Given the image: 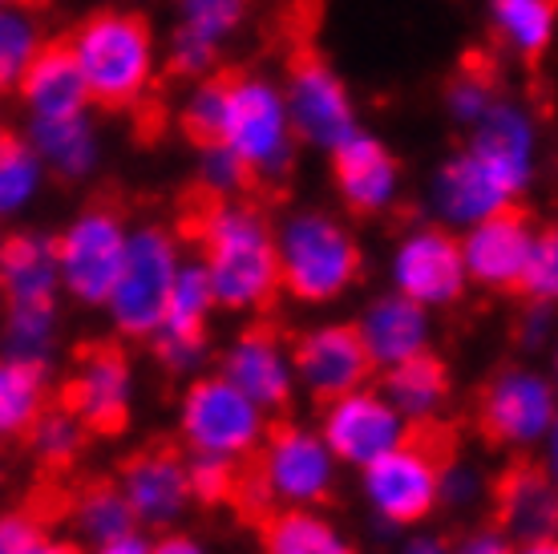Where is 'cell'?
Listing matches in <instances>:
<instances>
[{
	"mask_svg": "<svg viewBox=\"0 0 558 554\" xmlns=\"http://www.w3.org/2000/svg\"><path fill=\"white\" fill-rule=\"evenodd\" d=\"M174 236L198 248V264L210 279L215 304L271 316L279 296V255L276 231L259 203L231 198L195 182L179 198Z\"/></svg>",
	"mask_w": 558,
	"mask_h": 554,
	"instance_id": "cell-1",
	"label": "cell"
},
{
	"mask_svg": "<svg viewBox=\"0 0 558 554\" xmlns=\"http://www.w3.org/2000/svg\"><path fill=\"white\" fill-rule=\"evenodd\" d=\"M461 454V425L441 413L405 417L397 442L364 466V490L389 522L429 518Z\"/></svg>",
	"mask_w": 558,
	"mask_h": 554,
	"instance_id": "cell-2",
	"label": "cell"
},
{
	"mask_svg": "<svg viewBox=\"0 0 558 554\" xmlns=\"http://www.w3.org/2000/svg\"><path fill=\"white\" fill-rule=\"evenodd\" d=\"M73 61L89 89V106L106 113H134L158 73L154 25L134 9H94L65 33Z\"/></svg>",
	"mask_w": 558,
	"mask_h": 554,
	"instance_id": "cell-3",
	"label": "cell"
},
{
	"mask_svg": "<svg viewBox=\"0 0 558 554\" xmlns=\"http://www.w3.org/2000/svg\"><path fill=\"white\" fill-rule=\"evenodd\" d=\"M279 291L300 304H328L361 279L364 251L344 222L324 210H300L279 227Z\"/></svg>",
	"mask_w": 558,
	"mask_h": 554,
	"instance_id": "cell-4",
	"label": "cell"
},
{
	"mask_svg": "<svg viewBox=\"0 0 558 554\" xmlns=\"http://www.w3.org/2000/svg\"><path fill=\"white\" fill-rule=\"evenodd\" d=\"M223 146L259 179L267 203L283 198V182L295 167V134L279 85L259 73L231 70Z\"/></svg>",
	"mask_w": 558,
	"mask_h": 554,
	"instance_id": "cell-5",
	"label": "cell"
},
{
	"mask_svg": "<svg viewBox=\"0 0 558 554\" xmlns=\"http://www.w3.org/2000/svg\"><path fill=\"white\" fill-rule=\"evenodd\" d=\"M53 401L82 430L101 442H118L130 430V357L122 340L89 336L73 345V369L57 385Z\"/></svg>",
	"mask_w": 558,
	"mask_h": 554,
	"instance_id": "cell-6",
	"label": "cell"
},
{
	"mask_svg": "<svg viewBox=\"0 0 558 554\" xmlns=\"http://www.w3.org/2000/svg\"><path fill=\"white\" fill-rule=\"evenodd\" d=\"M126 210L118 198L101 194L94 203H85L82 215L53 236L57 251V276L61 288L82 304H106L113 291V279L122 272L126 255Z\"/></svg>",
	"mask_w": 558,
	"mask_h": 554,
	"instance_id": "cell-7",
	"label": "cell"
},
{
	"mask_svg": "<svg viewBox=\"0 0 558 554\" xmlns=\"http://www.w3.org/2000/svg\"><path fill=\"white\" fill-rule=\"evenodd\" d=\"M283 110L292 122L295 142L332 150L340 138L356 130V106L344 77L320 53V45L300 37L283 61Z\"/></svg>",
	"mask_w": 558,
	"mask_h": 554,
	"instance_id": "cell-8",
	"label": "cell"
},
{
	"mask_svg": "<svg viewBox=\"0 0 558 554\" xmlns=\"http://www.w3.org/2000/svg\"><path fill=\"white\" fill-rule=\"evenodd\" d=\"M179 267V239L170 236L167 227H138L126 239L122 272H118L110 300H106L118 333L126 340L146 345L158 333Z\"/></svg>",
	"mask_w": 558,
	"mask_h": 554,
	"instance_id": "cell-9",
	"label": "cell"
},
{
	"mask_svg": "<svg viewBox=\"0 0 558 554\" xmlns=\"http://www.w3.org/2000/svg\"><path fill=\"white\" fill-rule=\"evenodd\" d=\"M259 478L276 506H324L332 502V458L328 445L300 430L288 413L264 421V433L252 449Z\"/></svg>",
	"mask_w": 558,
	"mask_h": 554,
	"instance_id": "cell-10",
	"label": "cell"
},
{
	"mask_svg": "<svg viewBox=\"0 0 558 554\" xmlns=\"http://www.w3.org/2000/svg\"><path fill=\"white\" fill-rule=\"evenodd\" d=\"M264 433V413L259 405L235 388L227 376H207L195 381L182 397V442L195 454L210 458H235L255 449Z\"/></svg>",
	"mask_w": 558,
	"mask_h": 554,
	"instance_id": "cell-11",
	"label": "cell"
},
{
	"mask_svg": "<svg viewBox=\"0 0 558 554\" xmlns=\"http://www.w3.org/2000/svg\"><path fill=\"white\" fill-rule=\"evenodd\" d=\"M186 445L174 437H150L138 449H130L118 461V485L130 502V514L138 527L162 530L182 514L191 502V482H186Z\"/></svg>",
	"mask_w": 558,
	"mask_h": 554,
	"instance_id": "cell-12",
	"label": "cell"
},
{
	"mask_svg": "<svg viewBox=\"0 0 558 554\" xmlns=\"http://www.w3.org/2000/svg\"><path fill=\"white\" fill-rule=\"evenodd\" d=\"M555 417V393L543 376L506 369L489 376L474 397V430L489 449H514L531 445L550 430Z\"/></svg>",
	"mask_w": 558,
	"mask_h": 554,
	"instance_id": "cell-13",
	"label": "cell"
},
{
	"mask_svg": "<svg viewBox=\"0 0 558 554\" xmlns=\"http://www.w3.org/2000/svg\"><path fill=\"white\" fill-rule=\"evenodd\" d=\"M288 357H292V369L300 373V381L307 385L312 401L320 409L332 405L336 397H344V393L364 388L380 369L356 324H324V328L300 333Z\"/></svg>",
	"mask_w": 558,
	"mask_h": 554,
	"instance_id": "cell-14",
	"label": "cell"
},
{
	"mask_svg": "<svg viewBox=\"0 0 558 554\" xmlns=\"http://www.w3.org/2000/svg\"><path fill=\"white\" fill-rule=\"evenodd\" d=\"M531 243H534V219L526 207L502 203V207L486 210L482 219L470 222V231L461 239L465 276L489 291L518 296V279H522Z\"/></svg>",
	"mask_w": 558,
	"mask_h": 554,
	"instance_id": "cell-15",
	"label": "cell"
},
{
	"mask_svg": "<svg viewBox=\"0 0 558 554\" xmlns=\"http://www.w3.org/2000/svg\"><path fill=\"white\" fill-rule=\"evenodd\" d=\"M397 291L421 308L458 304L465 291V264H461V239L446 227H421L401 239L397 248Z\"/></svg>",
	"mask_w": 558,
	"mask_h": 554,
	"instance_id": "cell-16",
	"label": "cell"
},
{
	"mask_svg": "<svg viewBox=\"0 0 558 554\" xmlns=\"http://www.w3.org/2000/svg\"><path fill=\"white\" fill-rule=\"evenodd\" d=\"M489 530L510 542H531L555 534V482L534 458L506 461L489 490Z\"/></svg>",
	"mask_w": 558,
	"mask_h": 554,
	"instance_id": "cell-17",
	"label": "cell"
},
{
	"mask_svg": "<svg viewBox=\"0 0 558 554\" xmlns=\"http://www.w3.org/2000/svg\"><path fill=\"white\" fill-rule=\"evenodd\" d=\"M328 154H332L328 167H332L336 194L344 198V207L356 219H377L392 207L401 167L385 142L364 134V130H352L349 138H340Z\"/></svg>",
	"mask_w": 558,
	"mask_h": 554,
	"instance_id": "cell-18",
	"label": "cell"
},
{
	"mask_svg": "<svg viewBox=\"0 0 558 554\" xmlns=\"http://www.w3.org/2000/svg\"><path fill=\"white\" fill-rule=\"evenodd\" d=\"M210 308H215V291H210V279H207V272H203V264L179 267L174 288H170V300H167V312H162V324H158V333L146 340L167 373H182V369H191V364L203 357Z\"/></svg>",
	"mask_w": 558,
	"mask_h": 554,
	"instance_id": "cell-19",
	"label": "cell"
},
{
	"mask_svg": "<svg viewBox=\"0 0 558 554\" xmlns=\"http://www.w3.org/2000/svg\"><path fill=\"white\" fill-rule=\"evenodd\" d=\"M223 376L235 388H243L267 413H288L292 409V373L283 357V333L276 320L259 316L247 324L231 345L223 361Z\"/></svg>",
	"mask_w": 558,
	"mask_h": 554,
	"instance_id": "cell-20",
	"label": "cell"
},
{
	"mask_svg": "<svg viewBox=\"0 0 558 554\" xmlns=\"http://www.w3.org/2000/svg\"><path fill=\"white\" fill-rule=\"evenodd\" d=\"M405 425V417L397 413L380 393H344L332 405H324V445L328 454L352 466H368V461L385 454L397 433Z\"/></svg>",
	"mask_w": 558,
	"mask_h": 554,
	"instance_id": "cell-21",
	"label": "cell"
},
{
	"mask_svg": "<svg viewBox=\"0 0 558 554\" xmlns=\"http://www.w3.org/2000/svg\"><path fill=\"white\" fill-rule=\"evenodd\" d=\"M57 251L53 236L13 231L0 239V304L9 316L57 312Z\"/></svg>",
	"mask_w": 558,
	"mask_h": 554,
	"instance_id": "cell-22",
	"label": "cell"
},
{
	"mask_svg": "<svg viewBox=\"0 0 558 554\" xmlns=\"http://www.w3.org/2000/svg\"><path fill=\"white\" fill-rule=\"evenodd\" d=\"M16 94L25 101V110L33 113V122H57V118L89 113V89H85L82 70H77L65 37L37 45L33 61L21 73Z\"/></svg>",
	"mask_w": 558,
	"mask_h": 554,
	"instance_id": "cell-23",
	"label": "cell"
},
{
	"mask_svg": "<svg viewBox=\"0 0 558 554\" xmlns=\"http://www.w3.org/2000/svg\"><path fill=\"white\" fill-rule=\"evenodd\" d=\"M518 186L506 179L502 170L486 162L477 150H458L449 158L441 174H437V186H433V198H437V210L453 222H474L482 219L486 210L502 207V203H514Z\"/></svg>",
	"mask_w": 558,
	"mask_h": 554,
	"instance_id": "cell-24",
	"label": "cell"
},
{
	"mask_svg": "<svg viewBox=\"0 0 558 554\" xmlns=\"http://www.w3.org/2000/svg\"><path fill=\"white\" fill-rule=\"evenodd\" d=\"M53 405V388L45 361L4 357L0 361V449H28L45 409Z\"/></svg>",
	"mask_w": 558,
	"mask_h": 554,
	"instance_id": "cell-25",
	"label": "cell"
},
{
	"mask_svg": "<svg viewBox=\"0 0 558 554\" xmlns=\"http://www.w3.org/2000/svg\"><path fill=\"white\" fill-rule=\"evenodd\" d=\"M65 522H73L77 534H85V539L98 542V546L138 530L118 478L82 473V470L73 473L70 485H65Z\"/></svg>",
	"mask_w": 558,
	"mask_h": 554,
	"instance_id": "cell-26",
	"label": "cell"
},
{
	"mask_svg": "<svg viewBox=\"0 0 558 554\" xmlns=\"http://www.w3.org/2000/svg\"><path fill=\"white\" fill-rule=\"evenodd\" d=\"M449 388H453V373L429 348H417V352H409L401 361H392L385 369V376H380V397L401 417L437 413L446 405Z\"/></svg>",
	"mask_w": 558,
	"mask_h": 554,
	"instance_id": "cell-27",
	"label": "cell"
},
{
	"mask_svg": "<svg viewBox=\"0 0 558 554\" xmlns=\"http://www.w3.org/2000/svg\"><path fill=\"white\" fill-rule=\"evenodd\" d=\"M356 328H361L364 345H368L377 364H392L409 357V352L425 348V333H429L425 308L413 304L401 291L397 296H380L377 304H368V312H364Z\"/></svg>",
	"mask_w": 558,
	"mask_h": 554,
	"instance_id": "cell-28",
	"label": "cell"
},
{
	"mask_svg": "<svg viewBox=\"0 0 558 554\" xmlns=\"http://www.w3.org/2000/svg\"><path fill=\"white\" fill-rule=\"evenodd\" d=\"M28 142L41 158V167L53 170L61 182L85 179L98 162V130L89 122V113L57 118V122H33Z\"/></svg>",
	"mask_w": 558,
	"mask_h": 554,
	"instance_id": "cell-29",
	"label": "cell"
},
{
	"mask_svg": "<svg viewBox=\"0 0 558 554\" xmlns=\"http://www.w3.org/2000/svg\"><path fill=\"white\" fill-rule=\"evenodd\" d=\"M489 21L498 41L531 70L555 41V0H489Z\"/></svg>",
	"mask_w": 558,
	"mask_h": 554,
	"instance_id": "cell-30",
	"label": "cell"
},
{
	"mask_svg": "<svg viewBox=\"0 0 558 554\" xmlns=\"http://www.w3.org/2000/svg\"><path fill=\"white\" fill-rule=\"evenodd\" d=\"M255 530L264 554H356L307 506H276Z\"/></svg>",
	"mask_w": 558,
	"mask_h": 554,
	"instance_id": "cell-31",
	"label": "cell"
},
{
	"mask_svg": "<svg viewBox=\"0 0 558 554\" xmlns=\"http://www.w3.org/2000/svg\"><path fill=\"white\" fill-rule=\"evenodd\" d=\"M85 442L89 433L82 430V421L53 401L28 437V454L37 458V478H73L82 466Z\"/></svg>",
	"mask_w": 558,
	"mask_h": 554,
	"instance_id": "cell-32",
	"label": "cell"
},
{
	"mask_svg": "<svg viewBox=\"0 0 558 554\" xmlns=\"http://www.w3.org/2000/svg\"><path fill=\"white\" fill-rule=\"evenodd\" d=\"M227 94H231V70H227V65H215L207 77H198L191 97L182 101L179 130L195 150H215V146H223Z\"/></svg>",
	"mask_w": 558,
	"mask_h": 554,
	"instance_id": "cell-33",
	"label": "cell"
},
{
	"mask_svg": "<svg viewBox=\"0 0 558 554\" xmlns=\"http://www.w3.org/2000/svg\"><path fill=\"white\" fill-rule=\"evenodd\" d=\"M41 158L25 134L0 125V215H16L41 186Z\"/></svg>",
	"mask_w": 558,
	"mask_h": 554,
	"instance_id": "cell-34",
	"label": "cell"
},
{
	"mask_svg": "<svg viewBox=\"0 0 558 554\" xmlns=\"http://www.w3.org/2000/svg\"><path fill=\"white\" fill-rule=\"evenodd\" d=\"M174 4H179L174 28L195 41L215 45V49H223L252 13V0H174Z\"/></svg>",
	"mask_w": 558,
	"mask_h": 554,
	"instance_id": "cell-35",
	"label": "cell"
},
{
	"mask_svg": "<svg viewBox=\"0 0 558 554\" xmlns=\"http://www.w3.org/2000/svg\"><path fill=\"white\" fill-rule=\"evenodd\" d=\"M494 65H498V61L489 53H482V49L461 57L458 77H453L446 89L449 113H453L458 122H477V118L494 106V89H498V70H494Z\"/></svg>",
	"mask_w": 558,
	"mask_h": 554,
	"instance_id": "cell-36",
	"label": "cell"
},
{
	"mask_svg": "<svg viewBox=\"0 0 558 554\" xmlns=\"http://www.w3.org/2000/svg\"><path fill=\"white\" fill-rule=\"evenodd\" d=\"M41 28L25 9H0V97H13L21 73L41 45Z\"/></svg>",
	"mask_w": 558,
	"mask_h": 554,
	"instance_id": "cell-37",
	"label": "cell"
},
{
	"mask_svg": "<svg viewBox=\"0 0 558 554\" xmlns=\"http://www.w3.org/2000/svg\"><path fill=\"white\" fill-rule=\"evenodd\" d=\"M558 288V236L555 227H543L534 231L531 255H526V267H522V279H518V296L526 304H550Z\"/></svg>",
	"mask_w": 558,
	"mask_h": 554,
	"instance_id": "cell-38",
	"label": "cell"
},
{
	"mask_svg": "<svg viewBox=\"0 0 558 554\" xmlns=\"http://www.w3.org/2000/svg\"><path fill=\"white\" fill-rule=\"evenodd\" d=\"M45 534H49V527L28 510L25 502L16 510L0 514V554H28Z\"/></svg>",
	"mask_w": 558,
	"mask_h": 554,
	"instance_id": "cell-39",
	"label": "cell"
},
{
	"mask_svg": "<svg viewBox=\"0 0 558 554\" xmlns=\"http://www.w3.org/2000/svg\"><path fill=\"white\" fill-rule=\"evenodd\" d=\"M458 554H514V542L502 539L498 530H486V534H474Z\"/></svg>",
	"mask_w": 558,
	"mask_h": 554,
	"instance_id": "cell-40",
	"label": "cell"
},
{
	"mask_svg": "<svg viewBox=\"0 0 558 554\" xmlns=\"http://www.w3.org/2000/svg\"><path fill=\"white\" fill-rule=\"evenodd\" d=\"M150 554H203V546L195 539H186V534H162L150 546Z\"/></svg>",
	"mask_w": 558,
	"mask_h": 554,
	"instance_id": "cell-41",
	"label": "cell"
},
{
	"mask_svg": "<svg viewBox=\"0 0 558 554\" xmlns=\"http://www.w3.org/2000/svg\"><path fill=\"white\" fill-rule=\"evenodd\" d=\"M98 554H150V546H146L138 534H122V539H113V542H101Z\"/></svg>",
	"mask_w": 558,
	"mask_h": 554,
	"instance_id": "cell-42",
	"label": "cell"
},
{
	"mask_svg": "<svg viewBox=\"0 0 558 554\" xmlns=\"http://www.w3.org/2000/svg\"><path fill=\"white\" fill-rule=\"evenodd\" d=\"M28 554H82V546H77V542H61V539H49V534H45V539L37 542Z\"/></svg>",
	"mask_w": 558,
	"mask_h": 554,
	"instance_id": "cell-43",
	"label": "cell"
},
{
	"mask_svg": "<svg viewBox=\"0 0 558 554\" xmlns=\"http://www.w3.org/2000/svg\"><path fill=\"white\" fill-rule=\"evenodd\" d=\"M514 554H558L555 534H546V539H531V542H522V551H514Z\"/></svg>",
	"mask_w": 558,
	"mask_h": 554,
	"instance_id": "cell-44",
	"label": "cell"
},
{
	"mask_svg": "<svg viewBox=\"0 0 558 554\" xmlns=\"http://www.w3.org/2000/svg\"><path fill=\"white\" fill-rule=\"evenodd\" d=\"M405 554H446V546H441V542H433V539H417V542H409Z\"/></svg>",
	"mask_w": 558,
	"mask_h": 554,
	"instance_id": "cell-45",
	"label": "cell"
},
{
	"mask_svg": "<svg viewBox=\"0 0 558 554\" xmlns=\"http://www.w3.org/2000/svg\"><path fill=\"white\" fill-rule=\"evenodd\" d=\"M45 0H0V9H25V13H33V9H41Z\"/></svg>",
	"mask_w": 558,
	"mask_h": 554,
	"instance_id": "cell-46",
	"label": "cell"
}]
</instances>
